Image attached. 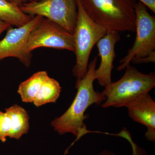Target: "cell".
<instances>
[{
  "label": "cell",
  "instance_id": "6da1fadb",
  "mask_svg": "<svg viewBox=\"0 0 155 155\" xmlns=\"http://www.w3.org/2000/svg\"><path fill=\"white\" fill-rule=\"evenodd\" d=\"M97 61V58L95 57L88 64L85 76L82 79H77L75 85L77 94L68 110L51 122L52 127L60 135L72 133L76 137L64 155L67 154L70 148L76 141L89 132L84 122L89 117L88 115L85 114L87 110L94 104L96 105L101 104L107 99L103 92L95 91L94 88Z\"/></svg>",
  "mask_w": 155,
  "mask_h": 155
},
{
  "label": "cell",
  "instance_id": "7a4b0ae2",
  "mask_svg": "<svg viewBox=\"0 0 155 155\" xmlns=\"http://www.w3.org/2000/svg\"><path fill=\"white\" fill-rule=\"evenodd\" d=\"M90 18L107 31L135 32L136 0H80Z\"/></svg>",
  "mask_w": 155,
  "mask_h": 155
},
{
  "label": "cell",
  "instance_id": "3957f363",
  "mask_svg": "<svg viewBox=\"0 0 155 155\" xmlns=\"http://www.w3.org/2000/svg\"><path fill=\"white\" fill-rule=\"evenodd\" d=\"M125 69L120 79L105 87L103 92L107 99L101 104L103 108L125 107L155 87L154 72L142 73L130 64Z\"/></svg>",
  "mask_w": 155,
  "mask_h": 155
},
{
  "label": "cell",
  "instance_id": "277c9868",
  "mask_svg": "<svg viewBox=\"0 0 155 155\" xmlns=\"http://www.w3.org/2000/svg\"><path fill=\"white\" fill-rule=\"evenodd\" d=\"M77 19L74 33V48L76 63L72 69L73 75L77 79H82L88 69L89 59L92 50L107 30L92 20L76 0Z\"/></svg>",
  "mask_w": 155,
  "mask_h": 155
},
{
  "label": "cell",
  "instance_id": "5b68a950",
  "mask_svg": "<svg viewBox=\"0 0 155 155\" xmlns=\"http://www.w3.org/2000/svg\"><path fill=\"white\" fill-rule=\"evenodd\" d=\"M136 15L135 41L127 55L120 61L118 71L124 70L132 58H144L155 51V18L149 13L143 3L137 2L134 6Z\"/></svg>",
  "mask_w": 155,
  "mask_h": 155
},
{
  "label": "cell",
  "instance_id": "8992f818",
  "mask_svg": "<svg viewBox=\"0 0 155 155\" xmlns=\"http://www.w3.org/2000/svg\"><path fill=\"white\" fill-rule=\"evenodd\" d=\"M19 8L25 14L47 18L69 33H74L77 19L76 0L32 1L22 4Z\"/></svg>",
  "mask_w": 155,
  "mask_h": 155
},
{
  "label": "cell",
  "instance_id": "52a82bcc",
  "mask_svg": "<svg viewBox=\"0 0 155 155\" xmlns=\"http://www.w3.org/2000/svg\"><path fill=\"white\" fill-rule=\"evenodd\" d=\"M40 48L66 50L74 52L73 35L55 22L43 17L29 34L26 50L31 53Z\"/></svg>",
  "mask_w": 155,
  "mask_h": 155
},
{
  "label": "cell",
  "instance_id": "ba28073f",
  "mask_svg": "<svg viewBox=\"0 0 155 155\" xmlns=\"http://www.w3.org/2000/svg\"><path fill=\"white\" fill-rule=\"evenodd\" d=\"M42 18L36 15L21 27H9L5 36L0 40V61L13 57L18 59L25 67L30 66L32 54L26 51V43L31 31Z\"/></svg>",
  "mask_w": 155,
  "mask_h": 155
},
{
  "label": "cell",
  "instance_id": "9c48e42d",
  "mask_svg": "<svg viewBox=\"0 0 155 155\" xmlns=\"http://www.w3.org/2000/svg\"><path fill=\"white\" fill-rule=\"evenodd\" d=\"M120 39L118 31H107L96 44L101 61L99 67L95 71V77L101 86L106 87L112 82L111 75L116 58L115 47Z\"/></svg>",
  "mask_w": 155,
  "mask_h": 155
},
{
  "label": "cell",
  "instance_id": "30bf717a",
  "mask_svg": "<svg viewBox=\"0 0 155 155\" xmlns=\"http://www.w3.org/2000/svg\"><path fill=\"white\" fill-rule=\"evenodd\" d=\"M128 115L147 127L145 134L149 141H155V102L149 93L138 97L126 106Z\"/></svg>",
  "mask_w": 155,
  "mask_h": 155
},
{
  "label": "cell",
  "instance_id": "8fae6325",
  "mask_svg": "<svg viewBox=\"0 0 155 155\" xmlns=\"http://www.w3.org/2000/svg\"><path fill=\"white\" fill-rule=\"evenodd\" d=\"M11 121V130L9 137L19 140L28 133L29 129V117L24 108L14 104L5 109Z\"/></svg>",
  "mask_w": 155,
  "mask_h": 155
},
{
  "label": "cell",
  "instance_id": "7c38bea8",
  "mask_svg": "<svg viewBox=\"0 0 155 155\" xmlns=\"http://www.w3.org/2000/svg\"><path fill=\"white\" fill-rule=\"evenodd\" d=\"M34 17L25 14L19 6L7 0H0V19L16 27H21Z\"/></svg>",
  "mask_w": 155,
  "mask_h": 155
},
{
  "label": "cell",
  "instance_id": "4fadbf2b",
  "mask_svg": "<svg viewBox=\"0 0 155 155\" xmlns=\"http://www.w3.org/2000/svg\"><path fill=\"white\" fill-rule=\"evenodd\" d=\"M48 77L46 71H39L21 82L17 92L20 95L22 101L33 103L42 84Z\"/></svg>",
  "mask_w": 155,
  "mask_h": 155
},
{
  "label": "cell",
  "instance_id": "5bb4252c",
  "mask_svg": "<svg viewBox=\"0 0 155 155\" xmlns=\"http://www.w3.org/2000/svg\"><path fill=\"white\" fill-rule=\"evenodd\" d=\"M61 91V87L58 81L48 77L42 84L34 100V104L40 107L48 103H55Z\"/></svg>",
  "mask_w": 155,
  "mask_h": 155
},
{
  "label": "cell",
  "instance_id": "9a60e30c",
  "mask_svg": "<svg viewBox=\"0 0 155 155\" xmlns=\"http://www.w3.org/2000/svg\"><path fill=\"white\" fill-rule=\"evenodd\" d=\"M119 137L125 139L130 143L132 150V155H147V153L146 150L140 147L137 143H136L132 139L131 136L129 131L126 128H124L121 130L118 134ZM98 155H122L116 154L114 153L105 150L100 153Z\"/></svg>",
  "mask_w": 155,
  "mask_h": 155
},
{
  "label": "cell",
  "instance_id": "2e32d148",
  "mask_svg": "<svg viewBox=\"0 0 155 155\" xmlns=\"http://www.w3.org/2000/svg\"><path fill=\"white\" fill-rule=\"evenodd\" d=\"M11 130V118L7 112L0 111V141L5 142Z\"/></svg>",
  "mask_w": 155,
  "mask_h": 155
},
{
  "label": "cell",
  "instance_id": "e0dca14e",
  "mask_svg": "<svg viewBox=\"0 0 155 155\" xmlns=\"http://www.w3.org/2000/svg\"><path fill=\"white\" fill-rule=\"evenodd\" d=\"M134 64H141L144 63H155V51L152 53L150 55L144 58H132L131 61Z\"/></svg>",
  "mask_w": 155,
  "mask_h": 155
},
{
  "label": "cell",
  "instance_id": "ac0fdd59",
  "mask_svg": "<svg viewBox=\"0 0 155 155\" xmlns=\"http://www.w3.org/2000/svg\"><path fill=\"white\" fill-rule=\"evenodd\" d=\"M139 1L143 3L147 8L155 13V0H139Z\"/></svg>",
  "mask_w": 155,
  "mask_h": 155
},
{
  "label": "cell",
  "instance_id": "d6986e66",
  "mask_svg": "<svg viewBox=\"0 0 155 155\" xmlns=\"http://www.w3.org/2000/svg\"><path fill=\"white\" fill-rule=\"evenodd\" d=\"M11 25L8 23L0 19V35L5 31L8 30L9 27H11Z\"/></svg>",
  "mask_w": 155,
  "mask_h": 155
},
{
  "label": "cell",
  "instance_id": "ffe728a7",
  "mask_svg": "<svg viewBox=\"0 0 155 155\" xmlns=\"http://www.w3.org/2000/svg\"><path fill=\"white\" fill-rule=\"evenodd\" d=\"M7 1L19 7L24 3L28 2L33 0H7Z\"/></svg>",
  "mask_w": 155,
  "mask_h": 155
},
{
  "label": "cell",
  "instance_id": "44dd1931",
  "mask_svg": "<svg viewBox=\"0 0 155 155\" xmlns=\"http://www.w3.org/2000/svg\"><path fill=\"white\" fill-rule=\"evenodd\" d=\"M35 1H39V0H35Z\"/></svg>",
  "mask_w": 155,
  "mask_h": 155
}]
</instances>
